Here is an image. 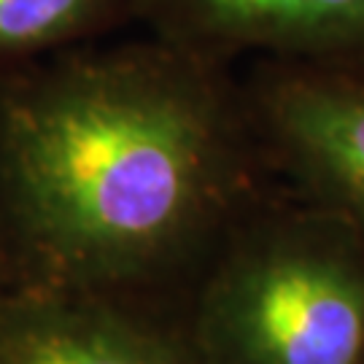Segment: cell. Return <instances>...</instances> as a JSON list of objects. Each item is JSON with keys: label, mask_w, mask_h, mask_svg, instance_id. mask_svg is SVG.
Masks as SVG:
<instances>
[{"label": "cell", "mask_w": 364, "mask_h": 364, "mask_svg": "<svg viewBox=\"0 0 364 364\" xmlns=\"http://www.w3.org/2000/svg\"><path fill=\"white\" fill-rule=\"evenodd\" d=\"M262 162L224 65L168 41L0 87V221L19 284L127 297L213 251Z\"/></svg>", "instance_id": "cell-1"}, {"label": "cell", "mask_w": 364, "mask_h": 364, "mask_svg": "<svg viewBox=\"0 0 364 364\" xmlns=\"http://www.w3.org/2000/svg\"><path fill=\"white\" fill-rule=\"evenodd\" d=\"M0 364H200L127 297L16 284L0 291Z\"/></svg>", "instance_id": "cell-5"}, {"label": "cell", "mask_w": 364, "mask_h": 364, "mask_svg": "<svg viewBox=\"0 0 364 364\" xmlns=\"http://www.w3.org/2000/svg\"><path fill=\"white\" fill-rule=\"evenodd\" d=\"M210 257L183 329L200 364H364V237L346 219L248 205Z\"/></svg>", "instance_id": "cell-2"}, {"label": "cell", "mask_w": 364, "mask_h": 364, "mask_svg": "<svg viewBox=\"0 0 364 364\" xmlns=\"http://www.w3.org/2000/svg\"><path fill=\"white\" fill-rule=\"evenodd\" d=\"M243 103L262 162L364 237V60L264 63Z\"/></svg>", "instance_id": "cell-3"}, {"label": "cell", "mask_w": 364, "mask_h": 364, "mask_svg": "<svg viewBox=\"0 0 364 364\" xmlns=\"http://www.w3.org/2000/svg\"><path fill=\"white\" fill-rule=\"evenodd\" d=\"M154 38L224 65L364 60V0H130Z\"/></svg>", "instance_id": "cell-4"}, {"label": "cell", "mask_w": 364, "mask_h": 364, "mask_svg": "<svg viewBox=\"0 0 364 364\" xmlns=\"http://www.w3.org/2000/svg\"><path fill=\"white\" fill-rule=\"evenodd\" d=\"M119 9L130 0H0V63L84 38Z\"/></svg>", "instance_id": "cell-6"}]
</instances>
